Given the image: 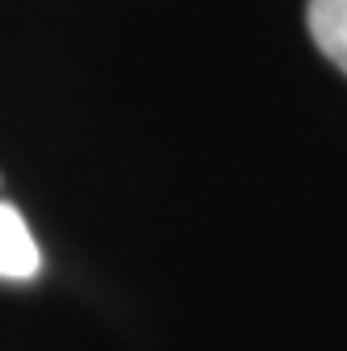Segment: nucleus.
Returning <instances> with one entry per match:
<instances>
[{
	"instance_id": "obj_2",
	"label": "nucleus",
	"mask_w": 347,
	"mask_h": 351,
	"mask_svg": "<svg viewBox=\"0 0 347 351\" xmlns=\"http://www.w3.org/2000/svg\"><path fill=\"white\" fill-rule=\"evenodd\" d=\"M306 21L318 51L347 75V0H310Z\"/></svg>"
},
{
	"instance_id": "obj_1",
	"label": "nucleus",
	"mask_w": 347,
	"mask_h": 351,
	"mask_svg": "<svg viewBox=\"0 0 347 351\" xmlns=\"http://www.w3.org/2000/svg\"><path fill=\"white\" fill-rule=\"evenodd\" d=\"M42 272V251L17 205L0 201V280H34Z\"/></svg>"
}]
</instances>
